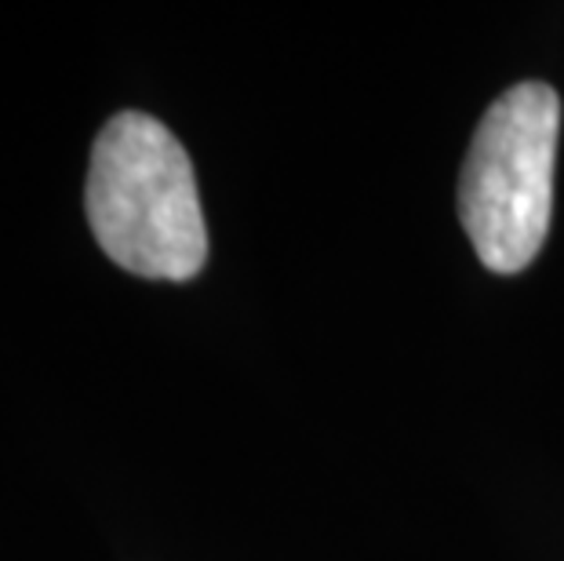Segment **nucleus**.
I'll use <instances>...</instances> for the list:
<instances>
[{
    "label": "nucleus",
    "mask_w": 564,
    "mask_h": 561,
    "mask_svg": "<svg viewBox=\"0 0 564 561\" xmlns=\"http://www.w3.org/2000/svg\"><path fill=\"white\" fill-rule=\"evenodd\" d=\"M84 208L95 241L117 267L150 281H189L208 262L197 175L158 117L124 110L91 147Z\"/></svg>",
    "instance_id": "obj_1"
},
{
    "label": "nucleus",
    "mask_w": 564,
    "mask_h": 561,
    "mask_svg": "<svg viewBox=\"0 0 564 561\" xmlns=\"http://www.w3.org/2000/svg\"><path fill=\"white\" fill-rule=\"evenodd\" d=\"M557 136L561 99L543 80L499 95L477 125L459 179V219L488 270L521 273L543 248Z\"/></svg>",
    "instance_id": "obj_2"
}]
</instances>
